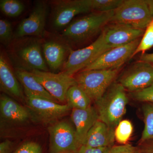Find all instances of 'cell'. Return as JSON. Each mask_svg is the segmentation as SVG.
<instances>
[{"label":"cell","mask_w":153,"mask_h":153,"mask_svg":"<svg viewBox=\"0 0 153 153\" xmlns=\"http://www.w3.org/2000/svg\"><path fill=\"white\" fill-rule=\"evenodd\" d=\"M153 19L146 0H125L114 10L109 23L124 24L145 30Z\"/></svg>","instance_id":"5b68a950"},{"label":"cell","mask_w":153,"mask_h":153,"mask_svg":"<svg viewBox=\"0 0 153 153\" xmlns=\"http://www.w3.org/2000/svg\"><path fill=\"white\" fill-rule=\"evenodd\" d=\"M140 60L148 62L153 65V53L150 54L145 53L141 55Z\"/></svg>","instance_id":"836d02e7"},{"label":"cell","mask_w":153,"mask_h":153,"mask_svg":"<svg viewBox=\"0 0 153 153\" xmlns=\"http://www.w3.org/2000/svg\"><path fill=\"white\" fill-rule=\"evenodd\" d=\"M137 147L140 153H153V139L140 143Z\"/></svg>","instance_id":"1f68e13d"},{"label":"cell","mask_w":153,"mask_h":153,"mask_svg":"<svg viewBox=\"0 0 153 153\" xmlns=\"http://www.w3.org/2000/svg\"><path fill=\"white\" fill-rule=\"evenodd\" d=\"M107 153H140L138 148L131 145L113 146L110 148Z\"/></svg>","instance_id":"f546056e"},{"label":"cell","mask_w":153,"mask_h":153,"mask_svg":"<svg viewBox=\"0 0 153 153\" xmlns=\"http://www.w3.org/2000/svg\"><path fill=\"white\" fill-rule=\"evenodd\" d=\"M25 102L36 121L50 125L58 121L72 109L68 104L43 98L26 97Z\"/></svg>","instance_id":"9c48e42d"},{"label":"cell","mask_w":153,"mask_h":153,"mask_svg":"<svg viewBox=\"0 0 153 153\" xmlns=\"http://www.w3.org/2000/svg\"><path fill=\"white\" fill-rule=\"evenodd\" d=\"M42 44L38 37H25L14 40L8 47L7 55L15 70L49 71Z\"/></svg>","instance_id":"6da1fadb"},{"label":"cell","mask_w":153,"mask_h":153,"mask_svg":"<svg viewBox=\"0 0 153 153\" xmlns=\"http://www.w3.org/2000/svg\"><path fill=\"white\" fill-rule=\"evenodd\" d=\"M133 131L131 122L128 120H122L115 129V139L121 145L127 144Z\"/></svg>","instance_id":"cb8c5ba5"},{"label":"cell","mask_w":153,"mask_h":153,"mask_svg":"<svg viewBox=\"0 0 153 153\" xmlns=\"http://www.w3.org/2000/svg\"><path fill=\"white\" fill-rule=\"evenodd\" d=\"M149 7L151 13L153 15V0H146Z\"/></svg>","instance_id":"e575fe53"},{"label":"cell","mask_w":153,"mask_h":153,"mask_svg":"<svg viewBox=\"0 0 153 153\" xmlns=\"http://www.w3.org/2000/svg\"><path fill=\"white\" fill-rule=\"evenodd\" d=\"M71 119L77 139L82 146L91 128L99 120L97 111L92 106L85 109L73 108L71 109Z\"/></svg>","instance_id":"ac0fdd59"},{"label":"cell","mask_w":153,"mask_h":153,"mask_svg":"<svg viewBox=\"0 0 153 153\" xmlns=\"http://www.w3.org/2000/svg\"><path fill=\"white\" fill-rule=\"evenodd\" d=\"M55 40L45 41L42 44V50L45 61L49 68L56 72L62 67L72 49L70 46Z\"/></svg>","instance_id":"e0dca14e"},{"label":"cell","mask_w":153,"mask_h":153,"mask_svg":"<svg viewBox=\"0 0 153 153\" xmlns=\"http://www.w3.org/2000/svg\"><path fill=\"white\" fill-rule=\"evenodd\" d=\"M0 121L1 134H3L36 120L27 107L2 93L0 95Z\"/></svg>","instance_id":"8992f818"},{"label":"cell","mask_w":153,"mask_h":153,"mask_svg":"<svg viewBox=\"0 0 153 153\" xmlns=\"http://www.w3.org/2000/svg\"><path fill=\"white\" fill-rule=\"evenodd\" d=\"M91 101L88 96L76 84L68 89L66 102L71 109H87L91 106Z\"/></svg>","instance_id":"44dd1931"},{"label":"cell","mask_w":153,"mask_h":153,"mask_svg":"<svg viewBox=\"0 0 153 153\" xmlns=\"http://www.w3.org/2000/svg\"><path fill=\"white\" fill-rule=\"evenodd\" d=\"M102 33L105 41L110 49L126 45L141 38L145 30L124 24L109 23Z\"/></svg>","instance_id":"9a60e30c"},{"label":"cell","mask_w":153,"mask_h":153,"mask_svg":"<svg viewBox=\"0 0 153 153\" xmlns=\"http://www.w3.org/2000/svg\"><path fill=\"white\" fill-rule=\"evenodd\" d=\"M13 66L7 55L1 52L0 55V89L15 100L25 102V97L21 83L17 78Z\"/></svg>","instance_id":"2e32d148"},{"label":"cell","mask_w":153,"mask_h":153,"mask_svg":"<svg viewBox=\"0 0 153 153\" xmlns=\"http://www.w3.org/2000/svg\"><path fill=\"white\" fill-rule=\"evenodd\" d=\"M13 28L10 22L4 19L0 20V41L6 47H9L13 41Z\"/></svg>","instance_id":"4316f807"},{"label":"cell","mask_w":153,"mask_h":153,"mask_svg":"<svg viewBox=\"0 0 153 153\" xmlns=\"http://www.w3.org/2000/svg\"><path fill=\"white\" fill-rule=\"evenodd\" d=\"M15 71L26 97L43 98L60 103L36 80L31 72L21 70Z\"/></svg>","instance_id":"ffe728a7"},{"label":"cell","mask_w":153,"mask_h":153,"mask_svg":"<svg viewBox=\"0 0 153 153\" xmlns=\"http://www.w3.org/2000/svg\"><path fill=\"white\" fill-rule=\"evenodd\" d=\"M91 10L97 12L114 11L123 2V0H87Z\"/></svg>","instance_id":"d4e9b609"},{"label":"cell","mask_w":153,"mask_h":153,"mask_svg":"<svg viewBox=\"0 0 153 153\" xmlns=\"http://www.w3.org/2000/svg\"><path fill=\"white\" fill-rule=\"evenodd\" d=\"M13 147V143L6 139L0 144V153H10Z\"/></svg>","instance_id":"d6a6232c"},{"label":"cell","mask_w":153,"mask_h":153,"mask_svg":"<svg viewBox=\"0 0 153 153\" xmlns=\"http://www.w3.org/2000/svg\"><path fill=\"white\" fill-rule=\"evenodd\" d=\"M30 72L47 91L61 103L66 102L68 89L76 85L74 76L62 71L56 73L49 71L33 70Z\"/></svg>","instance_id":"30bf717a"},{"label":"cell","mask_w":153,"mask_h":153,"mask_svg":"<svg viewBox=\"0 0 153 153\" xmlns=\"http://www.w3.org/2000/svg\"><path fill=\"white\" fill-rule=\"evenodd\" d=\"M110 49L101 32L97 39L88 46L77 50H71L61 71L73 76Z\"/></svg>","instance_id":"52a82bcc"},{"label":"cell","mask_w":153,"mask_h":153,"mask_svg":"<svg viewBox=\"0 0 153 153\" xmlns=\"http://www.w3.org/2000/svg\"><path fill=\"white\" fill-rule=\"evenodd\" d=\"M126 90L132 92L145 89L153 83V65L140 61L129 66L119 79Z\"/></svg>","instance_id":"8fae6325"},{"label":"cell","mask_w":153,"mask_h":153,"mask_svg":"<svg viewBox=\"0 0 153 153\" xmlns=\"http://www.w3.org/2000/svg\"><path fill=\"white\" fill-rule=\"evenodd\" d=\"M50 153H76L81 147L75 128L66 121H58L48 128Z\"/></svg>","instance_id":"ba28073f"},{"label":"cell","mask_w":153,"mask_h":153,"mask_svg":"<svg viewBox=\"0 0 153 153\" xmlns=\"http://www.w3.org/2000/svg\"><path fill=\"white\" fill-rule=\"evenodd\" d=\"M121 69L82 70L74 74L76 84L95 102L101 98L108 88L114 82Z\"/></svg>","instance_id":"277c9868"},{"label":"cell","mask_w":153,"mask_h":153,"mask_svg":"<svg viewBox=\"0 0 153 153\" xmlns=\"http://www.w3.org/2000/svg\"><path fill=\"white\" fill-rule=\"evenodd\" d=\"M140 38L126 45L110 49L82 70L108 69L122 67L124 63L133 57L134 53L141 41Z\"/></svg>","instance_id":"4fadbf2b"},{"label":"cell","mask_w":153,"mask_h":153,"mask_svg":"<svg viewBox=\"0 0 153 153\" xmlns=\"http://www.w3.org/2000/svg\"><path fill=\"white\" fill-rule=\"evenodd\" d=\"M0 9L1 12L7 16L16 18L23 13L25 6L19 0H1Z\"/></svg>","instance_id":"603a6c76"},{"label":"cell","mask_w":153,"mask_h":153,"mask_svg":"<svg viewBox=\"0 0 153 153\" xmlns=\"http://www.w3.org/2000/svg\"><path fill=\"white\" fill-rule=\"evenodd\" d=\"M52 25L55 30L65 29L79 14L91 10L87 0H60L52 2Z\"/></svg>","instance_id":"7c38bea8"},{"label":"cell","mask_w":153,"mask_h":153,"mask_svg":"<svg viewBox=\"0 0 153 153\" xmlns=\"http://www.w3.org/2000/svg\"><path fill=\"white\" fill-rule=\"evenodd\" d=\"M114 11L94 12L79 19H74L63 30L61 37L70 44H79L92 39L102 32L112 18Z\"/></svg>","instance_id":"7a4b0ae2"},{"label":"cell","mask_w":153,"mask_h":153,"mask_svg":"<svg viewBox=\"0 0 153 153\" xmlns=\"http://www.w3.org/2000/svg\"><path fill=\"white\" fill-rule=\"evenodd\" d=\"M41 145L33 141L26 142L22 144L13 153H42Z\"/></svg>","instance_id":"f1b7e54d"},{"label":"cell","mask_w":153,"mask_h":153,"mask_svg":"<svg viewBox=\"0 0 153 153\" xmlns=\"http://www.w3.org/2000/svg\"><path fill=\"white\" fill-rule=\"evenodd\" d=\"M115 140V129L98 120L88 132L82 146L94 148L111 147Z\"/></svg>","instance_id":"d6986e66"},{"label":"cell","mask_w":153,"mask_h":153,"mask_svg":"<svg viewBox=\"0 0 153 153\" xmlns=\"http://www.w3.org/2000/svg\"><path fill=\"white\" fill-rule=\"evenodd\" d=\"M128 101L123 86L113 82L101 98L94 102L99 120L115 129L125 114Z\"/></svg>","instance_id":"3957f363"},{"label":"cell","mask_w":153,"mask_h":153,"mask_svg":"<svg viewBox=\"0 0 153 153\" xmlns=\"http://www.w3.org/2000/svg\"><path fill=\"white\" fill-rule=\"evenodd\" d=\"M131 94L132 97L138 101L153 103V83L145 89Z\"/></svg>","instance_id":"83f0119b"},{"label":"cell","mask_w":153,"mask_h":153,"mask_svg":"<svg viewBox=\"0 0 153 153\" xmlns=\"http://www.w3.org/2000/svg\"><path fill=\"white\" fill-rule=\"evenodd\" d=\"M153 47V19L146 28L144 33L141 39L139 44L133 55V57L138 53L142 52V55Z\"/></svg>","instance_id":"484cf974"},{"label":"cell","mask_w":153,"mask_h":153,"mask_svg":"<svg viewBox=\"0 0 153 153\" xmlns=\"http://www.w3.org/2000/svg\"><path fill=\"white\" fill-rule=\"evenodd\" d=\"M48 10L46 2H37L29 16L23 19L18 25L14 38L42 37L45 31Z\"/></svg>","instance_id":"5bb4252c"},{"label":"cell","mask_w":153,"mask_h":153,"mask_svg":"<svg viewBox=\"0 0 153 153\" xmlns=\"http://www.w3.org/2000/svg\"><path fill=\"white\" fill-rule=\"evenodd\" d=\"M144 121V128L140 143L153 139V103L146 102L142 108Z\"/></svg>","instance_id":"7402d4cb"},{"label":"cell","mask_w":153,"mask_h":153,"mask_svg":"<svg viewBox=\"0 0 153 153\" xmlns=\"http://www.w3.org/2000/svg\"><path fill=\"white\" fill-rule=\"evenodd\" d=\"M110 148H94L82 146L76 153H107Z\"/></svg>","instance_id":"4dcf8cb0"}]
</instances>
